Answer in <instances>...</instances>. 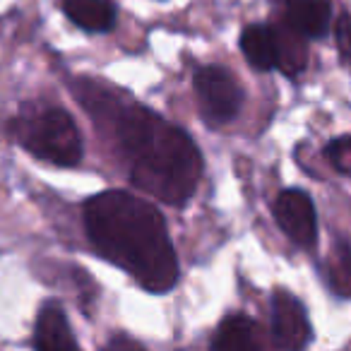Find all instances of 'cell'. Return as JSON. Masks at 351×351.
Returning a JSON list of instances; mask_svg holds the SVG:
<instances>
[{"label": "cell", "instance_id": "obj_1", "mask_svg": "<svg viewBox=\"0 0 351 351\" xmlns=\"http://www.w3.org/2000/svg\"><path fill=\"white\" fill-rule=\"evenodd\" d=\"M84 231L104 260L125 269L149 293H164L178 282V260L169 229L152 202L125 191H104L82 207Z\"/></svg>", "mask_w": 351, "mask_h": 351}, {"label": "cell", "instance_id": "obj_2", "mask_svg": "<svg viewBox=\"0 0 351 351\" xmlns=\"http://www.w3.org/2000/svg\"><path fill=\"white\" fill-rule=\"evenodd\" d=\"M101 118L113 123L118 145L130 166V181L140 191L176 207L195 195L202 178V154L183 128L132 104H113Z\"/></svg>", "mask_w": 351, "mask_h": 351}, {"label": "cell", "instance_id": "obj_3", "mask_svg": "<svg viewBox=\"0 0 351 351\" xmlns=\"http://www.w3.org/2000/svg\"><path fill=\"white\" fill-rule=\"evenodd\" d=\"M3 130L27 154L58 169H73L84 156L82 132L75 118L60 106L25 104L8 118Z\"/></svg>", "mask_w": 351, "mask_h": 351}, {"label": "cell", "instance_id": "obj_4", "mask_svg": "<svg viewBox=\"0 0 351 351\" xmlns=\"http://www.w3.org/2000/svg\"><path fill=\"white\" fill-rule=\"evenodd\" d=\"M193 84H195L202 113L210 123H229L239 116L241 104H243V89L226 68L202 65L195 70Z\"/></svg>", "mask_w": 351, "mask_h": 351}, {"label": "cell", "instance_id": "obj_5", "mask_svg": "<svg viewBox=\"0 0 351 351\" xmlns=\"http://www.w3.org/2000/svg\"><path fill=\"white\" fill-rule=\"evenodd\" d=\"M274 219L289 241L298 248H313L317 243V217L306 191L287 188L274 200Z\"/></svg>", "mask_w": 351, "mask_h": 351}, {"label": "cell", "instance_id": "obj_6", "mask_svg": "<svg viewBox=\"0 0 351 351\" xmlns=\"http://www.w3.org/2000/svg\"><path fill=\"white\" fill-rule=\"evenodd\" d=\"M313 337L306 308L296 296L279 289L272 296V341L279 349H303Z\"/></svg>", "mask_w": 351, "mask_h": 351}, {"label": "cell", "instance_id": "obj_7", "mask_svg": "<svg viewBox=\"0 0 351 351\" xmlns=\"http://www.w3.org/2000/svg\"><path fill=\"white\" fill-rule=\"evenodd\" d=\"M32 346L39 351H65L77 349V339L73 335V327L65 315L63 306L58 301H46L39 308L34 320V335H32Z\"/></svg>", "mask_w": 351, "mask_h": 351}, {"label": "cell", "instance_id": "obj_8", "mask_svg": "<svg viewBox=\"0 0 351 351\" xmlns=\"http://www.w3.org/2000/svg\"><path fill=\"white\" fill-rule=\"evenodd\" d=\"M274 34V68H279L289 77H298L308 65V44L306 34L296 29L284 17L279 25H272Z\"/></svg>", "mask_w": 351, "mask_h": 351}, {"label": "cell", "instance_id": "obj_9", "mask_svg": "<svg viewBox=\"0 0 351 351\" xmlns=\"http://www.w3.org/2000/svg\"><path fill=\"white\" fill-rule=\"evenodd\" d=\"M210 346L215 351H245L263 346L260 325L243 313H231L219 322Z\"/></svg>", "mask_w": 351, "mask_h": 351}, {"label": "cell", "instance_id": "obj_10", "mask_svg": "<svg viewBox=\"0 0 351 351\" xmlns=\"http://www.w3.org/2000/svg\"><path fill=\"white\" fill-rule=\"evenodd\" d=\"M287 20L308 39L327 34L332 22V0H284Z\"/></svg>", "mask_w": 351, "mask_h": 351}, {"label": "cell", "instance_id": "obj_11", "mask_svg": "<svg viewBox=\"0 0 351 351\" xmlns=\"http://www.w3.org/2000/svg\"><path fill=\"white\" fill-rule=\"evenodd\" d=\"M63 12L75 27L89 34H104L116 25V8L111 0H63Z\"/></svg>", "mask_w": 351, "mask_h": 351}, {"label": "cell", "instance_id": "obj_12", "mask_svg": "<svg viewBox=\"0 0 351 351\" xmlns=\"http://www.w3.org/2000/svg\"><path fill=\"white\" fill-rule=\"evenodd\" d=\"M241 51H243L245 60L250 68L260 70H272L274 68V34L269 25H250L241 34Z\"/></svg>", "mask_w": 351, "mask_h": 351}, {"label": "cell", "instance_id": "obj_13", "mask_svg": "<svg viewBox=\"0 0 351 351\" xmlns=\"http://www.w3.org/2000/svg\"><path fill=\"white\" fill-rule=\"evenodd\" d=\"M327 274H330V284L339 296L351 298V243L341 241L330 255L327 263Z\"/></svg>", "mask_w": 351, "mask_h": 351}, {"label": "cell", "instance_id": "obj_14", "mask_svg": "<svg viewBox=\"0 0 351 351\" xmlns=\"http://www.w3.org/2000/svg\"><path fill=\"white\" fill-rule=\"evenodd\" d=\"M325 156L337 171L349 173L351 171V135L337 137L325 147Z\"/></svg>", "mask_w": 351, "mask_h": 351}, {"label": "cell", "instance_id": "obj_15", "mask_svg": "<svg viewBox=\"0 0 351 351\" xmlns=\"http://www.w3.org/2000/svg\"><path fill=\"white\" fill-rule=\"evenodd\" d=\"M335 36H337V46H339V53L346 60H351V15H341L335 25Z\"/></svg>", "mask_w": 351, "mask_h": 351}, {"label": "cell", "instance_id": "obj_16", "mask_svg": "<svg viewBox=\"0 0 351 351\" xmlns=\"http://www.w3.org/2000/svg\"><path fill=\"white\" fill-rule=\"evenodd\" d=\"M108 346H111V349H116V346H135V349H140V344L128 339V337H113V339L108 341Z\"/></svg>", "mask_w": 351, "mask_h": 351}]
</instances>
